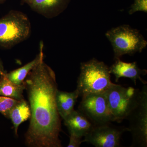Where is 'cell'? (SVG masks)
I'll use <instances>...</instances> for the list:
<instances>
[{"mask_svg": "<svg viewBox=\"0 0 147 147\" xmlns=\"http://www.w3.org/2000/svg\"><path fill=\"white\" fill-rule=\"evenodd\" d=\"M31 110L25 134L29 147H61V117L57 107L56 74L42 60L29 72L24 82Z\"/></svg>", "mask_w": 147, "mask_h": 147, "instance_id": "6da1fadb", "label": "cell"}, {"mask_svg": "<svg viewBox=\"0 0 147 147\" xmlns=\"http://www.w3.org/2000/svg\"><path fill=\"white\" fill-rule=\"evenodd\" d=\"M76 90L79 96L105 92L113 84L109 67L104 62L92 59L82 63Z\"/></svg>", "mask_w": 147, "mask_h": 147, "instance_id": "7a4b0ae2", "label": "cell"}, {"mask_svg": "<svg viewBox=\"0 0 147 147\" xmlns=\"http://www.w3.org/2000/svg\"><path fill=\"white\" fill-rule=\"evenodd\" d=\"M30 21L20 11L10 10L0 18V47L9 49L26 40L31 34Z\"/></svg>", "mask_w": 147, "mask_h": 147, "instance_id": "3957f363", "label": "cell"}, {"mask_svg": "<svg viewBox=\"0 0 147 147\" xmlns=\"http://www.w3.org/2000/svg\"><path fill=\"white\" fill-rule=\"evenodd\" d=\"M105 36L113 46L115 60L120 59L124 55L141 53L147 45V41L140 31L128 25L113 28Z\"/></svg>", "mask_w": 147, "mask_h": 147, "instance_id": "277c9868", "label": "cell"}, {"mask_svg": "<svg viewBox=\"0 0 147 147\" xmlns=\"http://www.w3.org/2000/svg\"><path fill=\"white\" fill-rule=\"evenodd\" d=\"M129 125L127 131L131 132V147L147 146V86L139 90L135 104L127 116Z\"/></svg>", "mask_w": 147, "mask_h": 147, "instance_id": "5b68a950", "label": "cell"}, {"mask_svg": "<svg viewBox=\"0 0 147 147\" xmlns=\"http://www.w3.org/2000/svg\"><path fill=\"white\" fill-rule=\"evenodd\" d=\"M139 90L113 83L105 92L113 121L126 119L137 100Z\"/></svg>", "mask_w": 147, "mask_h": 147, "instance_id": "8992f818", "label": "cell"}, {"mask_svg": "<svg viewBox=\"0 0 147 147\" xmlns=\"http://www.w3.org/2000/svg\"><path fill=\"white\" fill-rule=\"evenodd\" d=\"M78 110L87 117L93 125L113 121L105 92L82 96Z\"/></svg>", "mask_w": 147, "mask_h": 147, "instance_id": "52a82bcc", "label": "cell"}, {"mask_svg": "<svg viewBox=\"0 0 147 147\" xmlns=\"http://www.w3.org/2000/svg\"><path fill=\"white\" fill-rule=\"evenodd\" d=\"M110 123L93 125L84 137L83 142H87L96 147H119L124 132L127 127L113 126Z\"/></svg>", "mask_w": 147, "mask_h": 147, "instance_id": "ba28073f", "label": "cell"}, {"mask_svg": "<svg viewBox=\"0 0 147 147\" xmlns=\"http://www.w3.org/2000/svg\"><path fill=\"white\" fill-rule=\"evenodd\" d=\"M71 0H21L35 12L47 18L60 14L67 7Z\"/></svg>", "mask_w": 147, "mask_h": 147, "instance_id": "9c48e42d", "label": "cell"}, {"mask_svg": "<svg viewBox=\"0 0 147 147\" xmlns=\"http://www.w3.org/2000/svg\"><path fill=\"white\" fill-rule=\"evenodd\" d=\"M109 70L110 74L115 76L116 82H118L120 78L124 77L131 79L135 85L138 79L143 84H147V82L142 78V76L147 74V70L139 68L136 62H124L120 59H117L115 60V63L109 67Z\"/></svg>", "mask_w": 147, "mask_h": 147, "instance_id": "30bf717a", "label": "cell"}, {"mask_svg": "<svg viewBox=\"0 0 147 147\" xmlns=\"http://www.w3.org/2000/svg\"><path fill=\"white\" fill-rule=\"evenodd\" d=\"M63 120L69 134L82 138L88 134L93 125L87 117L79 110H74Z\"/></svg>", "mask_w": 147, "mask_h": 147, "instance_id": "8fae6325", "label": "cell"}, {"mask_svg": "<svg viewBox=\"0 0 147 147\" xmlns=\"http://www.w3.org/2000/svg\"><path fill=\"white\" fill-rule=\"evenodd\" d=\"M44 43L40 41L39 44V53L36 57L31 61L26 64L20 68L14 69L9 73L6 72V75L11 82L17 85H21L24 83L26 77L29 72L35 66L42 60L44 59V54L43 53Z\"/></svg>", "mask_w": 147, "mask_h": 147, "instance_id": "7c38bea8", "label": "cell"}, {"mask_svg": "<svg viewBox=\"0 0 147 147\" xmlns=\"http://www.w3.org/2000/svg\"><path fill=\"white\" fill-rule=\"evenodd\" d=\"M79 96L77 90L72 92L58 90L56 96L57 107L61 117L64 119L74 110V107Z\"/></svg>", "mask_w": 147, "mask_h": 147, "instance_id": "4fadbf2b", "label": "cell"}, {"mask_svg": "<svg viewBox=\"0 0 147 147\" xmlns=\"http://www.w3.org/2000/svg\"><path fill=\"white\" fill-rule=\"evenodd\" d=\"M6 71L0 75V96L21 100L24 99L23 93L26 90L24 83L17 85L11 82L6 75Z\"/></svg>", "mask_w": 147, "mask_h": 147, "instance_id": "5bb4252c", "label": "cell"}, {"mask_svg": "<svg viewBox=\"0 0 147 147\" xmlns=\"http://www.w3.org/2000/svg\"><path fill=\"white\" fill-rule=\"evenodd\" d=\"M31 116L30 105L25 99L20 100L11 110L8 116L13 125L14 133L18 136L19 125L28 120Z\"/></svg>", "mask_w": 147, "mask_h": 147, "instance_id": "9a60e30c", "label": "cell"}, {"mask_svg": "<svg viewBox=\"0 0 147 147\" xmlns=\"http://www.w3.org/2000/svg\"><path fill=\"white\" fill-rule=\"evenodd\" d=\"M19 101L11 98L0 96V113L8 118L11 110Z\"/></svg>", "mask_w": 147, "mask_h": 147, "instance_id": "2e32d148", "label": "cell"}, {"mask_svg": "<svg viewBox=\"0 0 147 147\" xmlns=\"http://www.w3.org/2000/svg\"><path fill=\"white\" fill-rule=\"evenodd\" d=\"M138 11L147 12V0H134V3L130 7L129 14H133Z\"/></svg>", "mask_w": 147, "mask_h": 147, "instance_id": "e0dca14e", "label": "cell"}, {"mask_svg": "<svg viewBox=\"0 0 147 147\" xmlns=\"http://www.w3.org/2000/svg\"><path fill=\"white\" fill-rule=\"evenodd\" d=\"M82 137L73 134H70L69 142L67 147H79L83 142Z\"/></svg>", "mask_w": 147, "mask_h": 147, "instance_id": "ac0fdd59", "label": "cell"}, {"mask_svg": "<svg viewBox=\"0 0 147 147\" xmlns=\"http://www.w3.org/2000/svg\"><path fill=\"white\" fill-rule=\"evenodd\" d=\"M5 71V70H4L2 61L0 59V75Z\"/></svg>", "mask_w": 147, "mask_h": 147, "instance_id": "d6986e66", "label": "cell"}, {"mask_svg": "<svg viewBox=\"0 0 147 147\" xmlns=\"http://www.w3.org/2000/svg\"><path fill=\"white\" fill-rule=\"evenodd\" d=\"M6 1V0H0V4L3 3Z\"/></svg>", "mask_w": 147, "mask_h": 147, "instance_id": "ffe728a7", "label": "cell"}]
</instances>
